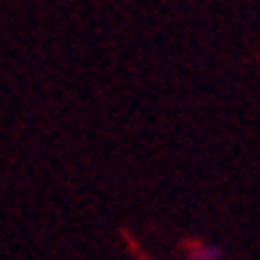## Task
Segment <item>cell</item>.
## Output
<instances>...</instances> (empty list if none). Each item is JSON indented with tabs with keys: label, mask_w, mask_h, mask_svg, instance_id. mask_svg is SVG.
<instances>
[{
	"label": "cell",
	"mask_w": 260,
	"mask_h": 260,
	"mask_svg": "<svg viewBox=\"0 0 260 260\" xmlns=\"http://www.w3.org/2000/svg\"><path fill=\"white\" fill-rule=\"evenodd\" d=\"M187 260H222V248L213 243H196V246H190Z\"/></svg>",
	"instance_id": "6da1fadb"
}]
</instances>
